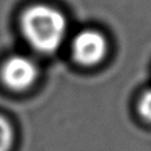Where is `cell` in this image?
<instances>
[{"instance_id":"obj_2","label":"cell","mask_w":151,"mask_h":151,"mask_svg":"<svg viewBox=\"0 0 151 151\" xmlns=\"http://www.w3.org/2000/svg\"><path fill=\"white\" fill-rule=\"evenodd\" d=\"M38 67L35 63L26 55H12L2 65L1 78L5 85L15 91L29 87L37 79Z\"/></svg>"},{"instance_id":"obj_1","label":"cell","mask_w":151,"mask_h":151,"mask_svg":"<svg viewBox=\"0 0 151 151\" xmlns=\"http://www.w3.org/2000/svg\"><path fill=\"white\" fill-rule=\"evenodd\" d=\"M20 25L27 42L41 53L58 50L66 34V19L47 5H33L21 15Z\"/></svg>"},{"instance_id":"obj_3","label":"cell","mask_w":151,"mask_h":151,"mask_svg":"<svg viewBox=\"0 0 151 151\" xmlns=\"http://www.w3.org/2000/svg\"><path fill=\"white\" fill-rule=\"evenodd\" d=\"M107 44L103 34L93 29H85L77 34L72 44L74 59L81 65L98 64L105 55Z\"/></svg>"},{"instance_id":"obj_4","label":"cell","mask_w":151,"mask_h":151,"mask_svg":"<svg viewBox=\"0 0 151 151\" xmlns=\"http://www.w3.org/2000/svg\"><path fill=\"white\" fill-rule=\"evenodd\" d=\"M14 143V130L11 123L0 116V151H11Z\"/></svg>"},{"instance_id":"obj_5","label":"cell","mask_w":151,"mask_h":151,"mask_svg":"<svg viewBox=\"0 0 151 151\" xmlns=\"http://www.w3.org/2000/svg\"><path fill=\"white\" fill-rule=\"evenodd\" d=\"M139 113L142 118L151 124V90L145 92L143 97L139 100V106H138Z\"/></svg>"}]
</instances>
